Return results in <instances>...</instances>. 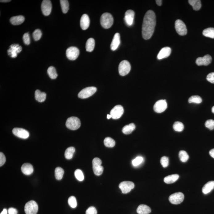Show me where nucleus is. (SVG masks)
Here are the masks:
<instances>
[{"label":"nucleus","mask_w":214,"mask_h":214,"mask_svg":"<svg viewBox=\"0 0 214 214\" xmlns=\"http://www.w3.org/2000/svg\"><path fill=\"white\" fill-rule=\"evenodd\" d=\"M156 25V16L154 11L149 10L146 12L143 19L142 35L145 40L152 37Z\"/></svg>","instance_id":"f257e3e1"},{"label":"nucleus","mask_w":214,"mask_h":214,"mask_svg":"<svg viewBox=\"0 0 214 214\" xmlns=\"http://www.w3.org/2000/svg\"><path fill=\"white\" fill-rule=\"evenodd\" d=\"M100 22L103 27L105 29H109L112 27L113 24V17L110 14L104 13L101 16Z\"/></svg>","instance_id":"f03ea898"},{"label":"nucleus","mask_w":214,"mask_h":214,"mask_svg":"<svg viewBox=\"0 0 214 214\" xmlns=\"http://www.w3.org/2000/svg\"><path fill=\"white\" fill-rule=\"evenodd\" d=\"M66 125L68 129L72 130H76L80 128L81 123L78 118L76 117H71L68 118Z\"/></svg>","instance_id":"7ed1b4c3"},{"label":"nucleus","mask_w":214,"mask_h":214,"mask_svg":"<svg viewBox=\"0 0 214 214\" xmlns=\"http://www.w3.org/2000/svg\"><path fill=\"white\" fill-rule=\"evenodd\" d=\"M102 161L99 158H94L93 161V170L94 174L100 176L102 174L104 171L103 167L101 165Z\"/></svg>","instance_id":"20e7f679"},{"label":"nucleus","mask_w":214,"mask_h":214,"mask_svg":"<svg viewBox=\"0 0 214 214\" xmlns=\"http://www.w3.org/2000/svg\"><path fill=\"white\" fill-rule=\"evenodd\" d=\"M26 214H37L38 211V206L34 201H30L26 204L24 208Z\"/></svg>","instance_id":"39448f33"},{"label":"nucleus","mask_w":214,"mask_h":214,"mask_svg":"<svg viewBox=\"0 0 214 214\" xmlns=\"http://www.w3.org/2000/svg\"><path fill=\"white\" fill-rule=\"evenodd\" d=\"M97 91L95 87H88L83 89L79 93L78 96L82 99H85L93 95Z\"/></svg>","instance_id":"423d86ee"},{"label":"nucleus","mask_w":214,"mask_h":214,"mask_svg":"<svg viewBox=\"0 0 214 214\" xmlns=\"http://www.w3.org/2000/svg\"><path fill=\"white\" fill-rule=\"evenodd\" d=\"M131 66L130 63L127 60H123L119 64V72L121 76H125L130 72Z\"/></svg>","instance_id":"0eeeda50"},{"label":"nucleus","mask_w":214,"mask_h":214,"mask_svg":"<svg viewBox=\"0 0 214 214\" xmlns=\"http://www.w3.org/2000/svg\"><path fill=\"white\" fill-rule=\"evenodd\" d=\"M175 28L176 31L179 35L184 36L187 33V30L186 25L184 22L180 19H177L175 22Z\"/></svg>","instance_id":"6e6552de"},{"label":"nucleus","mask_w":214,"mask_h":214,"mask_svg":"<svg viewBox=\"0 0 214 214\" xmlns=\"http://www.w3.org/2000/svg\"><path fill=\"white\" fill-rule=\"evenodd\" d=\"M184 196L182 192H176L172 194L169 197V201L172 204L178 205L184 201Z\"/></svg>","instance_id":"1a4fd4ad"},{"label":"nucleus","mask_w":214,"mask_h":214,"mask_svg":"<svg viewBox=\"0 0 214 214\" xmlns=\"http://www.w3.org/2000/svg\"><path fill=\"white\" fill-rule=\"evenodd\" d=\"M66 55L67 58L71 60H76L80 55V51L77 47H69L66 50Z\"/></svg>","instance_id":"9d476101"},{"label":"nucleus","mask_w":214,"mask_h":214,"mask_svg":"<svg viewBox=\"0 0 214 214\" xmlns=\"http://www.w3.org/2000/svg\"><path fill=\"white\" fill-rule=\"evenodd\" d=\"M167 108V104L165 100H159L155 103L154 106V109L155 112L162 113L164 112Z\"/></svg>","instance_id":"9b49d317"},{"label":"nucleus","mask_w":214,"mask_h":214,"mask_svg":"<svg viewBox=\"0 0 214 214\" xmlns=\"http://www.w3.org/2000/svg\"><path fill=\"white\" fill-rule=\"evenodd\" d=\"M134 187V184L131 181H123L119 185V187L123 194L128 193Z\"/></svg>","instance_id":"f8f14e48"},{"label":"nucleus","mask_w":214,"mask_h":214,"mask_svg":"<svg viewBox=\"0 0 214 214\" xmlns=\"http://www.w3.org/2000/svg\"><path fill=\"white\" fill-rule=\"evenodd\" d=\"M124 109L123 106L121 105H117L111 111L110 115L114 119H117L120 118L123 115Z\"/></svg>","instance_id":"ddd939ff"},{"label":"nucleus","mask_w":214,"mask_h":214,"mask_svg":"<svg viewBox=\"0 0 214 214\" xmlns=\"http://www.w3.org/2000/svg\"><path fill=\"white\" fill-rule=\"evenodd\" d=\"M41 10L44 16H48L50 14L52 10V5L49 0H44L42 2Z\"/></svg>","instance_id":"4468645a"},{"label":"nucleus","mask_w":214,"mask_h":214,"mask_svg":"<svg viewBox=\"0 0 214 214\" xmlns=\"http://www.w3.org/2000/svg\"><path fill=\"white\" fill-rule=\"evenodd\" d=\"M22 51V47L19 44H12L8 50V53L11 57L15 58L17 56L18 53H19Z\"/></svg>","instance_id":"2eb2a0df"},{"label":"nucleus","mask_w":214,"mask_h":214,"mask_svg":"<svg viewBox=\"0 0 214 214\" xmlns=\"http://www.w3.org/2000/svg\"><path fill=\"white\" fill-rule=\"evenodd\" d=\"M12 133L16 137L22 139H27L30 136V134L27 130L19 128H14L12 130Z\"/></svg>","instance_id":"dca6fc26"},{"label":"nucleus","mask_w":214,"mask_h":214,"mask_svg":"<svg viewBox=\"0 0 214 214\" xmlns=\"http://www.w3.org/2000/svg\"><path fill=\"white\" fill-rule=\"evenodd\" d=\"M212 60V56L209 55L204 56L203 57H199L196 60V64L198 66H207L211 63Z\"/></svg>","instance_id":"f3484780"},{"label":"nucleus","mask_w":214,"mask_h":214,"mask_svg":"<svg viewBox=\"0 0 214 214\" xmlns=\"http://www.w3.org/2000/svg\"><path fill=\"white\" fill-rule=\"evenodd\" d=\"M135 13L134 11L129 10L125 13V20L127 26H131L133 24Z\"/></svg>","instance_id":"a211bd4d"},{"label":"nucleus","mask_w":214,"mask_h":214,"mask_svg":"<svg viewBox=\"0 0 214 214\" xmlns=\"http://www.w3.org/2000/svg\"><path fill=\"white\" fill-rule=\"evenodd\" d=\"M171 52V49L170 47H164L160 51L157 56V58L159 60L167 58L170 55Z\"/></svg>","instance_id":"6ab92c4d"},{"label":"nucleus","mask_w":214,"mask_h":214,"mask_svg":"<svg viewBox=\"0 0 214 214\" xmlns=\"http://www.w3.org/2000/svg\"><path fill=\"white\" fill-rule=\"evenodd\" d=\"M90 21L89 18L86 14H83L80 20V26L83 30H87L89 27Z\"/></svg>","instance_id":"aec40b11"},{"label":"nucleus","mask_w":214,"mask_h":214,"mask_svg":"<svg viewBox=\"0 0 214 214\" xmlns=\"http://www.w3.org/2000/svg\"><path fill=\"white\" fill-rule=\"evenodd\" d=\"M120 44V36L119 33H116L113 39L110 47L112 51H114L117 49Z\"/></svg>","instance_id":"412c9836"},{"label":"nucleus","mask_w":214,"mask_h":214,"mask_svg":"<svg viewBox=\"0 0 214 214\" xmlns=\"http://www.w3.org/2000/svg\"><path fill=\"white\" fill-rule=\"evenodd\" d=\"M21 170L22 173L26 175H30L33 172V168L31 164L26 163L22 165Z\"/></svg>","instance_id":"4be33fe9"},{"label":"nucleus","mask_w":214,"mask_h":214,"mask_svg":"<svg viewBox=\"0 0 214 214\" xmlns=\"http://www.w3.org/2000/svg\"><path fill=\"white\" fill-rule=\"evenodd\" d=\"M137 212L138 214H149L151 212V209L147 205L142 204L138 207Z\"/></svg>","instance_id":"5701e85b"},{"label":"nucleus","mask_w":214,"mask_h":214,"mask_svg":"<svg viewBox=\"0 0 214 214\" xmlns=\"http://www.w3.org/2000/svg\"><path fill=\"white\" fill-rule=\"evenodd\" d=\"M214 189V181L208 182L203 187L202 191L204 194H209Z\"/></svg>","instance_id":"b1692460"},{"label":"nucleus","mask_w":214,"mask_h":214,"mask_svg":"<svg viewBox=\"0 0 214 214\" xmlns=\"http://www.w3.org/2000/svg\"><path fill=\"white\" fill-rule=\"evenodd\" d=\"M35 95V98L36 101L39 102H43L46 99V94L45 93L42 92L40 90H36Z\"/></svg>","instance_id":"393cba45"},{"label":"nucleus","mask_w":214,"mask_h":214,"mask_svg":"<svg viewBox=\"0 0 214 214\" xmlns=\"http://www.w3.org/2000/svg\"><path fill=\"white\" fill-rule=\"evenodd\" d=\"M25 18L23 16H18L12 17L10 19V22L12 25H19L21 24L24 22Z\"/></svg>","instance_id":"a878e982"},{"label":"nucleus","mask_w":214,"mask_h":214,"mask_svg":"<svg viewBox=\"0 0 214 214\" xmlns=\"http://www.w3.org/2000/svg\"><path fill=\"white\" fill-rule=\"evenodd\" d=\"M179 176L178 174L170 175L165 177L164 179V181L166 184H170L174 183L179 179Z\"/></svg>","instance_id":"bb28decb"},{"label":"nucleus","mask_w":214,"mask_h":214,"mask_svg":"<svg viewBox=\"0 0 214 214\" xmlns=\"http://www.w3.org/2000/svg\"><path fill=\"white\" fill-rule=\"evenodd\" d=\"M135 125L134 123H130L124 126L122 129V132L125 134H130L135 129Z\"/></svg>","instance_id":"cd10ccee"},{"label":"nucleus","mask_w":214,"mask_h":214,"mask_svg":"<svg viewBox=\"0 0 214 214\" xmlns=\"http://www.w3.org/2000/svg\"><path fill=\"white\" fill-rule=\"evenodd\" d=\"M95 47V41L92 38L89 39L87 41L86 44V51L87 52H92Z\"/></svg>","instance_id":"c85d7f7f"},{"label":"nucleus","mask_w":214,"mask_h":214,"mask_svg":"<svg viewBox=\"0 0 214 214\" xmlns=\"http://www.w3.org/2000/svg\"><path fill=\"white\" fill-rule=\"evenodd\" d=\"M188 2L190 5L193 7L194 10L198 11L200 9L201 6L200 0H189Z\"/></svg>","instance_id":"c756f323"},{"label":"nucleus","mask_w":214,"mask_h":214,"mask_svg":"<svg viewBox=\"0 0 214 214\" xmlns=\"http://www.w3.org/2000/svg\"><path fill=\"white\" fill-rule=\"evenodd\" d=\"M75 152V148L73 147H70L66 150L65 152V157L66 159H71L73 158V154Z\"/></svg>","instance_id":"7c9ffc66"},{"label":"nucleus","mask_w":214,"mask_h":214,"mask_svg":"<svg viewBox=\"0 0 214 214\" xmlns=\"http://www.w3.org/2000/svg\"><path fill=\"white\" fill-rule=\"evenodd\" d=\"M203 34L205 37L214 39V28L209 27L205 29L203 31Z\"/></svg>","instance_id":"2f4dec72"},{"label":"nucleus","mask_w":214,"mask_h":214,"mask_svg":"<svg viewBox=\"0 0 214 214\" xmlns=\"http://www.w3.org/2000/svg\"><path fill=\"white\" fill-rule=\"evenodd\" d=\"M47 73L51 79L55 80L58 77V74L56 73L55 68L53 66H50L47 70Z\"/></svg>","instance_id":"473e14b6"},{"label":"nucleus","mask_w":214,"mask_h":214,"mask_svg":"<svg viewBox=\"0 0 214 214\" xmlns=\"http://www.w3.org/2000/svg\"><path fill=\"white\" fill-rule=\"evenodd\" d=\"M64 171L63 169L60 167L56 168L55 170V176L56 179L57 180H60L63 178Z\"/></svg>","instance_id":"72a5a7b5"},{"label":"nucleus","mask_w":214,"mask_h":214,"mask_svg":"<svg viewBox=\"0 0 214 214\" xmlns=\"http://www.w3.org/2000/svg\"><path fill=\"white\" fill-rule=\"evenodd\" d=\"M60 2L62 12L64 14L67 13L69 9L68 1L67 0H60Z\"/></svg>","instance_id":"f704fd0d"},{"label":"nucleus","mask_w":214,"mask_h":214,"mask_svg":"<svg viewBox=\"0 0 214 214\" xmlns=\"http://www.w3.org/2000/svg\"><path fill=\"white\" fill-rule=\"evenodd\" d=\"M104 144L108 148H113L115 144V140L110 137H106L104 140Z\"/></svg>","instance_id":"c9c22d12"},{"label":"nucleus","mask_w":214,"mask_h":214,"mask_svg":"<svg viewBox=\"0 0 214 214\" xmlns=\"http://www.w3.org/2000/svg\"><path fill=\"white\" fill-rule=\"evenodd\" d=\"M202 102V98L198 96H193L190 97L188 99L189 103L200 104Z\"/></svg>","instance_id":"e433bc0d"},{"label":"nucleus","mask_w":214,"mask_h":214,"mask_svg":"<svg viewBox=\"0 0 214 214\" xmlns=\"http://www.w3.org/2000/svg\"><path fill=\"white\" fill-rule=\"evenodd\" d=\"M179 157L180 161L183 162H187L189 156L186 151L181 150L180 151L179 153Z\"/></svg>","instance_id":"4c0bfd02"},{"label":"nucleus","mask_w":214,"mask_h":214,"mask_svg":"<svg viewBox=\"0 0 214 214\" xmlns=\"http://www.w3.org/2000/svg\"><path fill=\"white\" fill-rule=\"evenodd\" d=\"M173 128L175 131L182 132L184 130V126L181 122L176 121L174 124Z\"/></svg>","instance_id":"58836bf2"},{"label":"nucleus","mask_w":214,"mask_h":214,"mask_svg":"<svg viewBox=\"0 0 214 214\" xmlns=\"http://www.w3.org/2000/svg\"><path fill=\"white\" fill-rule=\"evenodd\" d=\"M75 177L77 180L80 181H82L84 179V175L82 171L80 169H77L76 170L74 173Z\"/></svg>","instance_id":"ea45409f"},{"label":"nucleus","mask_w":214,"mask_h":214,"mask_svg":"<svg viewBox=\"0 0 214 214\" xmlns=\"http://www.w3.org/2000/svg\"><path fill=\"white\" fill-rule=\"evenodd\" d=\"M68 203L69 206L71 207L72 208H75L77 206V201L76 199L73 196H70L68 200Z\"/></svg>","instance_id":"a19ab883"},{"label":"nucleus","mask_w":214,"mask_h":214,"mask_svg":"<svg viewBox=\"0 0 214 214\" xmlns=\"http://www.w3.org/2000/svg\"><path fill=\"white\" fill-rule=\"evenodd\" d=\"M42 35V33L41 31L39 30V29L36 30L33 33V39L35 41L40 40L41 38Z\"/></svg>","instance_id":"79ce46f5"},{"label":"nucleus","mask_w":214,"mask_h":214,"mask_svg":"<svg viewBox=\"0 0 214 214\" xmlns=\"http://www.w3.org/2000/svg\"><path fill=\"white\" fill-rule=\"evenodd\" d=\"M143 161V158L142 157L138 156L135 159H133L132 161V164L133 166L136 167L140 165L142 163Z\"/></svg>","instance_id":"37998d69"},{"label":"nucleus","mask_w":214,"mask_h":214,"mask_svg":"<svg viewBox=\"0 0 214 214\" xmlns=\"http://www.w3.org/2000/svg\"><path fill=\"white\" fill-rule=\"evenodd\" d=\"M161 164L164 168H166L169 165V158L166 156H163L161 158L160 160Z\"/></svg>","instance_id":"c03bdc74"},{"label":"nucleus","mask_w":214,"mask_h":214,"mask_svg":"<svg viewBox=\"0 0 214 214\" xmlns=\"http://www.w3.org/2000/svg\"><path fill=\"white\" fill-rule=\"evenodd\" d=\"M205 126L210 130H213L214 129V120L212 119L207 120L205 122Z\"/></svg>","instance_id":"a18cd8bd"},{"label":"nucleus","mask_w":214,"mask_h":214,"mask_svg":"<svg viewBox=\"0 0 214 214\" xmlns=\"http://www.w3.org/2000/svg\"><path fill=\"white\" fill-rule=\"evenodd\" d=\"M23 41L26 45H29L30 43V35L28 33H25L23 35Z\"/></svg>","instance_id":"49530a36"},{"label":"nucleus","mask_w":214,"mask_h":214,"mask_svg":"<svg viewBox=\"0 0 214 214\" xmlns=\"http://www.w3.org/2000/svg\"><path fill=\"white\" fill-rule=\"evenodd\" d=\"M86 214H97V211L94 207H90L86 211Z\"/></svg>","instance_id":"de8ad7c7"},{"label":"nucleus","mask_w":214,"mask_h":214,"mask_svg":"<svg viewBox=\"0 0 214 214\" xmlns=\"http://www.w3.org/2000/svg\"><path fill=\"white\" fill-rule=\"evenodd\" d=\"M207 80L209 82L214 84V72L210 73L207 76Z\"/></svg>","instance_id":"09e8293b"},{"label":"nucleus","mask_w":214,"mask_h":214,"mask_svg":"<svg viewBox=\"0 0 214 214\" xmlns=\"http://www.w3.org/2000/svg\"><path fill=\"white\" fill-rule=\"evenodd\" d=\"M6 158L2 152L0 153V166L1 167L5 163Z\"/></svg>","instance_id":"8fccbe9b"},{"label":"nucleus","mask_w":214,"mask_h":214,"mask_svg":"<svg viewBox=\"0 0 214 214\" xmlns=\"http://www.w3.org/2000/svg\"><path fill=\"white\" fill-rule=\"evenodd\" d=\"M8 214H18V211L14 208H10L8 209Z\"/></svg>","instance_id":"3c124183"},{"label":"nucleus","mask_w":214,"mask_h":214,"mask_svg":"<svg viewBox=\"0 0 214 214\" xmlns=\"http://www.w3.org/2000/svg\"><path fill=\"white\" fill-rule=\"evenodd\" d=\"M209 154L211 157L214 158V149H212L209 151Z\"/></svg>","instance_id":"603ef678"},{"label":"nucleus","mask_w":214,"mask_h":214,"mask_svg":"<svg viewBox=\"0 0 214 214\" xmlns=\"http://www.w3.org/2000/svg\"><path fill=\"white\" fill-rule=\"evenodd\" d=\"M156 4L159 6H161L162 5V0H156Z\"/></svg>","instance_id":"864d4df0"},{"label":"nucleus","mask_w":214,"mask_h":214,"mask_svg":"<svg viewBox=\"0 0 214 214\" xmlns=\"http://www.w3.org/2000/svg\"><path fill=\"white\" fill-rule=\"evenodd\" d=\"M8 211L6 209H4L0 214H7Z\"/></svg>","instance_id":"5fc2aeb1"},{"label":"nucleus","mask_w":214,"mask_h":214,"mask_svg":"<svg viewBox=\"0 0 214 214\" xmlns=\"http://www.w3.org/2000/svg\"><path fill=\"white\" fill-rule=\"evenodd\" d=\"M11 1H8V0H6V1H5V0H1V2H10Z\"/></svg>","instance_id":"6e6d98bb"},{"label":"nucleus","mask_w":214,"mask_h":214,"mask_svg":"<svg viewBox=\"0 0 214 214\" xmlns=\"http://www.w3.org/2000/svg\"><path fill=\"white\" fill-rule=\"evenodd\" d=\"M107 117L108 118V119H110L111 118H112V115L110 114H108L107 115Z\"/></svg>","instance_id":"4d7b16f0"},{"label":"nucleus","mask_w":214,"mask_h":214,"mask_svg":"<svg viewBox=\"0 0 214 214\" xmlns=\"http://www.w3.org/2000/svg\"><path fill=\"white\" fill-rule=\"evenodd\" d=\"M212 112L214 113V106L212 108Z\"/></svg>","instance_id":"13d9d810"}]
</instances>
